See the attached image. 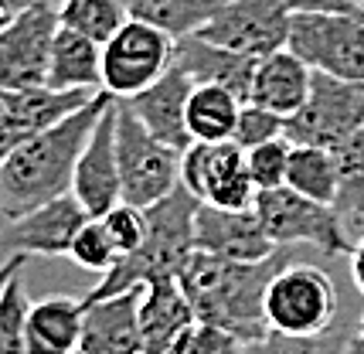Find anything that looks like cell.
Segmentation results:
<instances>
[{
    "label": "cell",
    "instance_id": "obj_20",
    "mask_svg": "<svg viewBox=\"0 0 364 354\" xmlns=\"http://www.w3.org/2000/svg\"><path fill=\"white\" fill-rule=\"evenodd\" d=\"M310 79H314V68L300 55H293L289 48L272 51L255 62L249 102L289 119L310 96Z\"/></svg>",
    "mask_w": 364,
    "mask_h": 354
},
{
    "label": "cell",
    "instance_id": "obj_21",
    "mask_svg": "<svg viewBox=\"0 0 364 354\" xmlns=\"http://www.w3.org/2000/svg\"><path fill=\"white\" fill-rule=\"evenodd\" d=\"M194 317V306L184 296L177 279H160L143 286L140 293V338L143 354H171L177 338L188 331Z\"/></svg>",
    "mask_w": 364,
    "mask_h": 354
},
{
    "label": "cell",
    "instance_id": "obj_23",
    "mask_svg": "<svg viewBox=\"0 0 364 354\" xmlns=\"http://www.w3.org/2000/svg\"><path fill=\"white\" fill-rule=\"evenodd\" d=\"M48 85L58 92H102V48L58 24L48 58Z\"/></svg>",
    "mask_w": 364,
    "mask_h": 354
},
{
    "label": "cell",
    "instance_id": "obj_38",
    "mask_svg": "<svg viewBox=\"0 0 364 354\" xmlns=\"http://www.w3.org/2000/svg\"><path fill=\"white\" fill-rule=\"evenodd\" d=\"M350 276H354V283H358V290L364 293V235L354 242V252H350Z\"/></svg>",
    "mask_w": 364,
    "mask_h": 354
},
{
    "label": "cell",
    "instance_id": "obj_13",
    "mask_svg": "<svg viewBox=\"0 0 364 354\" xmlns=\"http://www.w3.org/2000/svg\"><path fill=\"white\" fill-rule=\"evenodd\" d=\"M92 215L79 205V198L68 191L41 208L14 218L0 232V245L11 256H68L75 235Z\"/></svg>",
    "mask_w": 364,
    "mask_h": 354
},
{
    "label": "cell",
    "instance_id": "obj_12",
    "mask_svg": "<svg viewBox=\"0 0 364 354\" xmlns=\"http://www.w3.org/2000/svg\"><path fill=\"white\" fill-rule=\"evenodd\" d=\"M58 34V7L41 4L21 11L0 31V89L48 85V58Z\"/></svg>",
    "mask_w": 364,
    "mask_h": 354
},
{
    "label": "cell",
    "instance_id": "obj_31",
    "mask_svg": "<svg viewBox=\"0 0 364 354\" xmlns=\"http://www.w3.org/2000/svg\"><path fill=\"white\" fill-rule=\"evenodd\" d=\"M289 150H293V144H289L286 136L245 150V167H249V177H252V184H255V194L259 191H276V188H283L286 184Z\"/></svg>",
    "mask_w": 364,
    "mask_h": 354
},
{
    "label": "cell",
    "instance_id": "obj_15",
    "mask_svg": "<svg viewBox=\"0 0 364 354\" xmlns=\"http://www.w3.org/2000/svg\"><path fill=\"white\" fill-rule=\"evenodd\" d=\"M194 245L201 252L235 259V262H262V259L279 252V245L266 235V228L259 222L255 205L238 211L198 205V215H194Z\"/></svg>",
    "mask_w": 364,
    "mask_h": 354
},
{
    "label": "cell",
    "instance_id": "obj_10",
    "mask_svg": "<svg viewBox=\"0 0 364 354\" xmlns=\"http://www.w3.org/2000/svg\"><path fill=\"white\" fill-rule=\"evenodd\" d=\"M289 21L293 11L286 0H218L215 14L205 21L198 38L259 62L286 48Z\"/></svg>",
    "mask_w": 364,
    "mask_h": 354
},
{
    "label": "cell",
    "instance_id": "obj_8",
    "mask_svg": "<svg viewBox=\"0 0 364 354\" xmlns=\"http://www.w3.org/2000/svg\"><path fill=\"white\" fill-rule=\"evenodd\" d=\"M177 38L143 21H127L109 45H102V92L133 99L174 68Z\"/></svg>",
    "mask_w": 364,
    "mask_h": 354
},
{
    "label": "cell",
    "instance_id": "obj_40",
    "mask_svg": "<svg viewBox=\"0 0 364 354\" xmlns=\"http://www.w3.org/2000/svg\"><path fill=\"white\" fill-rule=\"evenodd\" d=\"M344 228H348V235H350V242H358L364 235V208L358 211V215H350L348 222H344Z\"/></svg>",
    "mask_w": 364,
    "mask_h": 354
},
{
    "label": "cell",
    "instance_id": "obj_29",
    "mask_svg": "<svg viewBox=\"0 0 364 354\" xmlns=\"http://www.w3.org/2000/svg\"><path fill=\"white\" fill-rule=\"evenodd\" d=\"M28 310L31 300L24 293V269L11 276L0 296V354H28Z\"/></svg>",
    "mask_w": 364,
    "mask_h": 354
},
{
    "label": "cell",
    "instance_id": "obj_22",
    "mask_svg": "<svg viewBox=\"0 0 364 354\" xmlns=\"http://www.w3.org/2000/svg\"><path fill=\"white\" fill-rule=\"evenodd\" d=\"M82 296H45L28 310V354H75L82 348Z\"/></svg>",
    "mask_w": 364,
    "mask_h": 354
},
{
    "label": "cell",
    "instance_id": "obj_30",
    "mask_svg": "<svg viewBox=\"0 0 364 354\" xmlns=\"http://www.w3.org/2000/svg\"><path fill=\"white\" fill-rule=\"evenodd\" d=\"M68 256H72V262H75V266H82V269L106 276L112 266H116L119 249L112 245L109 232L102 228V222H99V218H89V222L82 225V232L75 235V242H72Z\"/></svg>",
    "mask_w": 364,
    "mask_h": 354
},
{
    "label": "cell",
    "instance_id": "obj_5",
    "mask_svg": "<svg viewBox=\"0 0 364 354\" xmlns=\"http://www.w3.org/2000/svg\"><path fill=\"white\" fill-rule=\"evenodd\" d=\"M337 317V286L320 266L286 262L266 290V323L272 334L317 338Z\"/></svg>",
    "mask_w": 364,
    "mask_h": 354
},
{
    "label": "cell",
    "instance_id": "obj_26",
    "mask_svg": "<svg viewBox=\"0 0 364 354\" xmlns=\"http://www.w3.org/2000/svg\"><path fill=\"white\" fill-rule=\"evenodd\" d=\"M123 7H127L129 21L154 24L171 38H188L205 28L218 0H123Z\"/></svg>",
    "mask_w": 364,
    "mask_h": 354
},
{
    "label": "cell",
    "instance_id": "obj_18",
    "mask_svg": "<svg viewBox=\"0 0 364 354\" xmlns=\"http://www.w3.org/2000/svg\"><path fill=\"white\" fill-rule=\"evenodd\" d=\"M194 82L181 72V68H171L164 79H157L150 89H143L140 96L123 99L133 116L143 123V129L150 136H157L160 144L174 146L177 154H184L194 140L188 133V99Z\"/></svg>",
    "mask_w": 364,
    "mask_h": 354
},
{
    "label": "cell",
    "instance_id": "obj_37",
    "mask_svg": "<svg viewBox=\"0 0 364 354\" xmlns=\"http://www.w3.org/2000/svg\"><path fill=\"white\" fill-rule=\"evenodd\" d=\"M28 259L31 256H7V262H0V296H4V286L11 283V276L28 269Z\"/></svg>",
    "mask_w": 364,
    "mask_h": 354
},
{
    "label": "cell",
    "instance_id": "obj_28",
    "mask_svg": "<svg viewBox=\"0 0 364 354\" xmlns=\"http://www.w3.org/2000/svg\"><path fill=\"white\" fill-rule=\"evenodd\" d=\"M337 157V174H341V191H337V215L341 222H348L350 215L364 208V129L354 133L348 144L333 150Z\"/></svg>",
    "mask_w": 364,
    "mask_h": 354
},
{
    "label": "cell",
    "instance_id": "obj_32",
    "mask_svg": "<svg viewBox=\"0 0 364 354\" xmlns=\"http://www.w3.org/2000/svg\"><path fill=\"white\" fill-rule=\"evenodd\" d=\"M245 354H350V338L344 334H317V338H286L272 334L245 348Z\"/></svg>",
    "mask_w": 364,
    "mask_h": 354
},
{
    "label": "cell",
    "instance_id": "obj_16",
    "mask_svg": "<svg viewBox=\"0 0 364 354\" xmlns=\"http://www.w3.org/2000/svg\"><path fill=\"white\" fill-rule=\"evenodd\" d=\"M99 92H58L51 85H34V89H0V102H4V133H0V161L21 146L24 140H31L38 133L51 129L55 123H62L65 116H72L82 109L89 99Z\"/></svg>",
    "mask_w": 364,
    "mask_h": 354
},
{
    "label": "cell",
    "instance_id": "obj_7",
    "mask_svg": "<svg viewBox=\"0 0 364 354\" xmlns=\"http://www.w3.org/2000/svg\"><path fill=\"white\" fill-rule=\"evenodd\" d=\"M364 129V82H344L314 72L310 96L286 119V140L296 146L337 150Z\"/></svg>",
    "mask_w": 364,
    "mask_h": 354
},
{
    "label": "cell",
    "instance_id": "obj_41",
    "mask_svg": "<svg viewBox=\"0 0 364 354\" xmlns=\"http://www.w3.org/2000/svg\"><path fill=\"white\" fill-rule=\"evenodd\" d=\"M11 11H7V7H4V4H0V31H4V28H7V21H11Z\"/></svg>",
    "mask_w": 364,
    "mask_h": 354
},
{
    "label": "cell",
    "instance_id": "obj_27",
    "mask_svg": "<svg viewBox=\"0 0 364 354\" xmlns=\"http://www.w3.org/2000/svg\"><path fill=\"white\" fill-rule=\"evenodd\" d=\"M127 21L129 14L123 0H62L58 4V24L75 34H85L99 48L109 45Z\"/></svg>",
    "mask_w": 364,
    "mask_h": 354
},
{
    "label": "cell",
    "instance_id": "obj_19",
    "mask_svg": "<svg viewBox=\"0 0 364 354\" xmlns=\"http://www.w3.org/2000/svg\"><path fill=\"white\" fill-rule=\"evenodd\" d=\"M174 65L194 85H222L228 92H235L242 102H249L255 58L235 55V51L211 45V41L198 38V34H188V38H177Z\"/></svg>",
    "mask_w": 364,
    "mask_h": 354
},
{
    "label": "cell",
    "instance_id": "obj_14",
    "mask_svg": "<svg viewBox=\"0 0 364 354\" xmlns=\"http://www.w3.org/2000/svg\"><path fill=\"white\" fill-rule=\"evenodd\" d=\"M116 102L119 99H112L92 127L75 163V177H72V194L92 218H102L112 205L123 201L119 157H116Z\"/></svg>",
    "mask_w": 364,
    "mask_h": 354
},
{
    "label": "cell",
    "instance_id": "obj_35",
    "mask_svg": "<svg viewBox=\"0 0 364 354\" xmlns=\"http://www.w3.org/2000/svg\"><path fill=\"white\" fill-rule=\"evenodd\" d=\"M171 354H245V344L235 340L228 331L215 327V323L194 321L188 331L177 338Z\"/></svg>",
    "mask_w": 364,
    "mask_h": 354
},
{
    "label": "cell",
    "instance_id": "obj_2",
    "mask_svg": "<svg viewBox=\"0 0 364 354\" xmlns=\"http://www.w3.org/2000/svg\"><path fill=\"white\" fill-rule=\"evenodd\" d=\"M112 99L116 96H109V92H99L82 109L65 116L62 123H55L45 133L24 140L0 161V211H4V218L14 222L21 215L72 191V177H75L82 146Z\"/></svg>",
    "mask_w": 364,
    "mask_h": 354
},
{
    "label": "cell",
    "instance_id": "obj_34",
    "mask_svg": "<svg viewBox=\"0 0 364 354\" xmlns=\"http://www.w3.org/2000/svg\"><path fill=\"white\" fill-rule=\"evenodd\" d=\"M99 222H102V228L109 232V239H112V245L119 249V256L133 252V249L143 242V235H146V211L136 208V205H129V201L112 205Z\"/></svg>",
    "mask_w": 364,
    "mask_h": 354
},
{
    "label": "cell",
    "instance_id": "obj_11",
    "mask_svg": "<svg viewBox=\"0 0 364 354\" xmlns=\"http://www.w3.org/2000/svg\"><path fill=\"white\" fill-rule=\"evenodd\" d=\"M181 188H188L201 205L211 208L238 211L255 205V184L245 167V150L235 140L191 144L181 154Z\"/></svg>",
    "mask_w": 364,
    "mask_h": 354
},
{
    "label": "cell",
    "instance_id": "obj_1",
    "mask_svg": "<svg viewBox=\"0 0 364 354\" xmlns=\"http://www.w3.org/2000/svg\"><path fill=\"white\" fill-rule=\"evenodd\" d=\"M293 259V245L279 249L262 262H235L194 249L184 273L177 276L184 296L194 306V317L228 331L245 348L269 338L266 323V290L272 276Z\"/></svg>",
    "mask_w": 364,
    "mask_h": 354
},
{
    "label": "cell",
    "instance_id": "obj_3",
    "mask_svg": "<svg viewBox=\"0 0 364 354\" xmlns=\"http://www.w3.org/2000/svg\"><path fill=\"white\" fill-rule=\"evenodd\" d=\"M198 198L177 184L164 201L150 205L146 211V235L143 242L116 259L109 273L85 293V300H102V296H116V293L136 290V286H150L160 279H177L184 273L188 259L194 256V215H198Z\"/></svg>",
    "mask_w": 364,
    "mask_h": 354
},
{
    "label": "cell",
    "instance_id": "obj_9",
    "mask_svg": "<svg viewBox=\"0 0 364 354\" xmlns=\"http://www.w3.org/2000/svg\"><path fill=\"white\" fill-rule=\"evenodd\" d=\"M286 48L314 72L344 82H364V28L341 14L293 11Z\"/></svg>",
    "mask_w": 364,
    "mask_h": 354
},
{
    "label": "cell",
    "instance_id": "obj_42",
    "mask_svg": "<svg viewBox=\"0 0 364 354\" xmlns=\"http://www.w3.org/2000/svg\"><path fill=\"white\" fill-rule=\"evenodd\" d=\"M358 338H364V313H361V327H358Z\"/></svg>",
    "mask_w": 364,
    "mask_h": 354
},
{
    "label": "cell",
    "instance_id": "obj_36",
    "mask_svg": "<svg viewBox=\"0 0 364 354\" xmlns=\"http://www.w3.org/2000/svg\"><path fill=\"white\" fill-rule=\"evenodd\" d=\"M289 11H323V14H341L364 28V0H286Z\"/></svg>",
    "mask_w": 364,
    "mask_h": 354
},
{
    "label": "cell",
    "instance_id": "obj_33",
    "mask_svg": "<svg viewBox=\"0 0 364 354\" xmlns=\"http://www.w3.org/2000/svg\"><path fill=\"white\" fill-rule=\"evenodd\" d=\"M279 136H286V119L283 116L269 113V109H262V106H255V102H245V106H242L235 136H232L242 150H252V146L279 140Z\"/></svg>",
    "mask_w": 364,
    "mask_h": 354
},
{
    "label": "cell",
    "instance_id": "obj_25",
    "mask_svg": "<svg viewBox=\"0 0 364 354\" xmlns=\"http://www.w3.org/2000/svg\"><path fill=\"white\" fill-rule=\"evenodd\" d=\"M286 188L296 194L320 201V205H337L341 191V174H337V157L323 146H296L289 150V167H286Z\"/></svg>",
    "mask_w": 364,
    "mask_h": 354
},
{
    "label": "cell",
    "instance_id": "obj_17",
    "mask_svg": "<svg viewBox=\"0 0 364 354\" xmlns=\"http://www.w3.org/2000/svg\"><path fill=\"white\" fill-rule=\"evenodd\" d=\"M143 286L102 300H85L82 317V354H143L140 338Z\"/></svg>",
    "mask_w": 364,
    "mask_h": 354
},
{
    "label": "cell",
    "instance_id": "obj_43",
    "mask_svg": "<svg viewBox=\"0 0 364 354\" xmlns=\"http://www.w3.org/2000/svg\"><path fill=\"white\" fill-rule=\"evenodd\" d=\"M75 354H82V351H75Z\"/></svg>",
    "mask_w": 364,
    "mask_h": 354
},
{
    "label": "cell",
    "instance_id": "obj_6",
    "mask_svg": "<svg viewBox=\"0 0 364 354\" xmlns=\"http://www.w3.org/2000/svg\"><path fill=\"white\" fill-rule=\"evenodd\" d=\"M255 211H259V222L266 228V235L279 249L314 245L323 256H350L354 252V242H350L337 208L310 201L286 184L276 191L255 194Z\"/></svg>",
    "mask_w": 364,
    "mask_h": 354
},
{
    "label": "cell",
    "instance_id": "obj_24",
    "mask_svg": "<svg viewBox=\"0 0 364 354\" xmlns=\"http://www.w3.org/2000/svg\"><path fill=\"white\" fill-rule=\"evenodd\" d=\"M242 99L222 85H194L188 99V133L194 144H225L235 136Z\"/></svg>",
    "mask_w": 364,
    "mask_h": 354
},
{
    "label": "cell",
    "instance_id": "obj_39",
    "mask_svg": "<svg viewBox=\"0 0 364 354\" xmlns=\"http://www.w3.org/2000/svg\"><path fill=\"white\" fill-rule=\"evenodd\" d=\"M0 4H4L11 14H21V11H31V7H41V4H55V7H58L62 0H0Z\"/></svg>",
    "mask_w": 364,
    "mask_h": 354
},
{
    "label": "cell",
    "instance_id": "obj_4",
    "mask_svg": "<svg viewBox=\"0 0 364 354\" xmlns=\"http://www.w3.org/2000/svg\"><path fill=\"white\" fill-rule=\"evenodd\" d=\"M116 157L123 201L150 208L181 184V154L150 136L127 102H116Z\"/></svg>",
    "mask_w": 364,
    "mask_h": 354
}]
</instances>
